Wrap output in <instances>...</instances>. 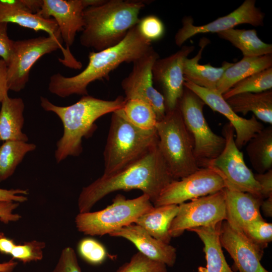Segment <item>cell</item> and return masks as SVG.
Masks as SVG:
<instances>
[{"instance_id":"obj_34","label":"cell","mask_w":272,"mask_h":272,"mask_svg":"<svg viewBox=\"0 0 272 272\" xmlns=\"http://www.w3.org/2000/svg\"><path fill=\"white\" fill-rule=\"evenodd\" d=\"M78 251L85 261L92 265L102 264L107 256L105 246L92 238H85L81 240L78 243Z\"/></svg>"},{"instance_id":"obj_2","label":"cell","mask_w":272,"mask_h":272,"mask_svg":"<svg viewBox=\"0 0 272 272\" xmlns=\"http://www.w3.org/2000/svg\"><path fill=\"white\" fill-rule=\"evenodd\" d=\"M151 42L140 33L137 25L131 28L124 39L117 45L97 52H90L89 62L80 73L66 77L60 73L49 79V92L65 98L76 94L88 95L87 87L93 82L109 80L110 73L123 62L133 63L152 47Z\"/></svg>"},{"instance_id":"obj_36","label":"cell","mask_w":272,"mask_h":272,"mask_svg":"<svg viewBox=\"0 0 272 272\" xmlns=\"http://www.w3.org/2000/svg\"><path fill=\"white\" fill-rule=\"evenodd\" d=\"M242 232L263 249L272 241V224L266 222L263 219L248 224Z\"/></svg>"},{"instance_id":"obj_30","label":"cell","mask_w":272,"mask_h":272,"mask_svg":"<svg viewBox=\"0 0 272 272\" xmlns=\"http://www.w3.org/2000/svg\"><path fill=\"white\" fill-rule=\"evenodd\" d=\"M33 143L17 141L4 142L0 146V182L10 177L27 154L35 150Z\"/></svg>"},{"instance_id":"obj_32","label":"cell","mask_w":272,"mask_h":272,"mask_svg":"<svg viewBox=\"0 0 272 272\" xmlns=\"http://www.w3.org/2000/svg\"><path fill=\"white\" fill-rule=\"evenodd\" d=\"M272 67L253 74L241 80L224 93L226 100L230 97L244 93H260L271 90Z\"/></svg>"},{"instance_id":"obj_38","label":"cell","mask_w":272,"mask_h":272,"mask_svg":"<svg viewBox=\"0 0 272 272\" xmlns=\"http://www.w3.org/2000/svg\"><path fill=\"white\" fill-rule=\"evenodd\" d=\"M51 272H82L74 249L70 246L64 248L58 261Z\"/></svg>"},{"instance_id":"obj_47","label":"cell","mask_w":272,"mask_h":272,"mask_svg":"<svg viewBox=\"0 0 272 272\" xmlns=\"http://www.w3.org/2000/svg\"><path fill=\"white\" fill-rule=\"evenodd\" d=\"M192 272H200V271H199L198 270L197 271H192Z\"/></svg>"},{"instance_id":"obj_5","label":"cell","mask_w":272,"mask_h":272,"mask_svg":"<svg viewBox=\"0 0 272 272\" xmlns=\"http://www.w3.org/2000/svg\"><path fill=\"white\" fill-rule=\"evenodd\" d=\"M156 128L140 129L118 110L113 112L105 146L103 175L114 174L138 160L158 145Z\"/></svg>"},{"instance_id":"obj_46","label":"cell","mask_w":272,"mask_h":272,"mask_svg":"<svg viewBox=\"0 0 272 272\" xmlns=\"http://www.w3.org/2000/svg\"><path fill=\"white\" fill-rule=\"evenodd\" d=\"M18 264V263L13 259L0 263V272H13Z\"/></svg>"},{"instance_id":"obj_24","label":"cell","mask_w":272,"mask_h":272,"mask_svg":"<svg viewBox=\"0 0 272 272\" xmlns=\"http://www.w3.org/2000/svg\"><path fill=\"white\" fill-rule=\"evenodd\" d=\"M233 111L245 115L252 112L257 119L272 124V90L244 93L227 99Z\"/></svg>"},{"instance_id":"obj_25","label":"cell","mask_w":272,"mask_h":272,"mask_svg":"<svg viewBox=\"0 0 272 272\" xmlns=\"http://www.w3.org/2000/svg\"><path fill=\"white\" fill-rule=\"evenodd\" d=\"M178 209L177 205L154 206L139 217L134 224L142 227L155 238L170 244L172 238L169 230Z\"/></svg>"},{"instance_id":"obj_17","label":"cell","mask_w":272,"mask_h":272,"mask_svg":"<svg viewBox=\"0 0 272 272\" xmlns=\"http://www.w3.org/2000/svg\"><path fill=\"white\" fill-rule=\"evenodd\" d=\"M184 86L198 96L205 105L227 118L234 129L235 142L239 150L263 129V125L254 115L249 119L238 115L216 90L203 88L188 81H184Z\"/></svg>"},{"instance_id":"obj_43","label":"cell","mask_w":272,"mask_h":272,"mask_svg":"<svg viewBox=\"0 0 272 272\" xmlns=\"http://www.w3.org/2000/svg\"><path fill=\"white\" fill-rule=\"evenodd\" d=\"M8 65L6 62L0 58V104L4 99L8 96L9 88L7 81Z\"/></svg>"},{"instance_id":"obj_6","label":"cell","mask_w":272,"mask_h":272,"mask_svg":"<svg viewBox=\"0 0 272 272\" xmlns=\"http://www.w3.org/2000/svg\"><path fill=\"white\" fill-rule=\"evenodd\" d=\"M158 148L174 180L185 177L199 169L194 156L192 138L178 106L167 111L156 125Z\"/></svg>"},{"instance_id":"obj_26","label":"cell","mask_w":272,"mask_h":272,"mask_svg":"<svg viewBox=\"0 0 272 272\" xmlns=\"http://www.w3.org/2000/svg\"><path fill=\"white\" fill-rule=\"evenodd\" d=\"M272 67V54L256 57L243 56L233 63L223 73L216 90L223 95L235 84L250 75Z\"/></svg>"},{"instance_id":"obj_14","label":"cell","mask_w":272,"mask_h":272,"mask_svg":"<svg viewBox=\"0 0 272 272\" xmlns=\"http://www.w3.org/2000/svg\"><path fill=\"white\" fill-rule=\"evenodd\" d=\"M255 4V0H245L238 8L227 15L201 26L194 25L193 18L186 16L182 20V27L175 34V44L181 46L187 40L195 35L217 33L234 28L240 24L262 26L265 14L256 7Z\"/></svg>"},{"instance_id":"obj_37","label":"cell","mask_w":272,"mask_h":272,"mask_svg":"<svg viewBox=\"0 0 272 272\" xmlns=\"http://www.w3.org/2000/svg\"><path fill=\"white\" fill-rule=\"evenodd\" d=\"M137 27L141 35L151 42L161 39L165 33L163 22L155 15H149L140 19Z\"/></svg>"},{"instance_id":"obj_11","label":"cell","mask_w":272,"mask_h":272,"mask_svg":"<svg viewBox=\"0 0 272 272\" xmlns=\"http://www.w3.org/2000/svg\"><path fill=\"white\" fill-rule=\"evenodd\" d=\"M169 233L171 238L182 235L185 231L216 225L226 219L224 189L178 205Z\"/></svg>"},{"instance_id":"obj_42","label":"cell","mask_w":272,"mask_h":272,"mask_svg":"<svg viewBox=\"0 0 272 272\" xmlns=\"http://www.w3.org/2000/svg\"><path fill=\"white\" fill-rule=\"evenodd\" d=\"M254 176L260 187L261 197L272 196V169L263 173L254 174Z\"/></svg>"},{"instance_id":"obj_10","label":"cell","mask_w":272,"mask_h":272,"mask_svg":"<svg viewBox=\"0 0 272 272\" xmlns=\"http://www.w3.org/2000/svg\"><path fill=\"white\" fill-rule=\"evenodd\" d=\"M62 41L51 36L14 41L13 52L7 65L9 90L16 92L22 90L29 81L32 67L43 55L62 49L66 56H73L69 51L63 48Z\"/></svg>"},{"instance_id":"obj_23","label":"cell","mask_w":272,"mask_h":272,"mask_svg":"<svg viewBox=\"0 0 272 272\" xmlns=\"http://www.w3.org/2000/svg\"><path fill=\"white\" fill-rule=\"evenodd\" d=\"M222 223V222H221ZM221 223L214 226L198 227L189 230L194 232L202 242L206 265L200 272H233L223 253L219 239Z\"/></svg>"},{"instance_id":"obj_13","label":"cell","mask_w":272,"mask_h":272,"mask_svg":"<svg viewBox=\"0 0 272 272\" xmlns=\"http://www.w3.org/2000/svg\"><path fill=\"white\" fill-rule=\"evenodd\" d=\"M159 58L153 47L143 56L134 61L131 71L121 82L126 100L139 99L149 104L155 111L158 121L166 112L164 98L153 86L152 69Z\"/></svg>"},{"instance_id":"obj_40","label":"cell","mask_w":272,"mask_h":272,"mask_svg":"<svg viewBox=\"0 0 272 272\" xmlns=\"http://www.w3.org/2000/svg\"><path fill=\"white\" fill-rule=\"evenodd\" d=\"M19 206V203L14 201L0 202V221L7 224L11 222L19 221L22 216L14 214L13 211Z\"/></svg>"},{"instance_id":"obj_1","label":"cell","mask_w":272,"mask_h":272,"mask_svg":"<svg viewBox=\"0 0 272 272\" xmlns=\"http://www.w3.org/2000/svg\"><path fill=\"white\" fill-rule=\"evenodd\" d=\"M174 180L157 145L126 167L112 175H102L84 187L78 199L79 212H90L105 196L121 190H141L153 203L162 190Z\"/></svg>"},{"instance_id":"obj_3","label":"cell","mask_w":272,"mask_h":272,"mask_svg":"<svg viewBox=\"0 0 272 272\" xmlns=\"http://www.w3.org/2000/svg\"><path fill=\"white\" fill-rule=\"evenodd\" d=\"M125 101L122 96L106 100L87 95L72 105L60 106L41 96L42 108L55 113L63 125V132L56 143L54 152L56 162L59 163L69 156H79L83 151L82 139L89 137L94 131L96 128L95 122L107 113L121 109Z\"/></svg>"},{"instance_id":"obj_44","label":"cell","mask_w":272,"mask_h":272,"mask_svg":"<svg viewBox=\"0 0 272 272\" xmlns=\"http://www.w3.org/2000/svg\"><path fill=\"white\" fill-rule=\"evenodd\" d=\"M15 245L13 239L6 237L3 232L0 233V253L10 255Z\"/></svg>"},{"instance_id":"obj_7","label":"cell","mask_w":272,"mask_h":272,"mask_svg":"<svg viewBox=\"0 0 272 272\" xmlns=\"http://www.w3.org/2000/svg\"><path fill=\"white\" fill-rule=\"evenodd\" d=\"M154 207L149 196L142 195L126 199L117 194L112 203L96 212L79 213L75 219L76 227L86 235L103 236L134 223L141 215Z\"/></svg>"},{"instance_id":"obj_41","label":"cell","mask_w":272,"mask_h":272,"mask_svg":"<svg viewBox=\"0 0 272 272\" xmlns=\"http://www.w3.org/2000/svg\"><path fill=\"white\" fill-rule=\"evenodd\" d=\"M29 194L28 189L0 188V202L14 201L24 202L28 200L26 196Z\"/></svg>"},{"instance_id":"obj_27","label":"cell","mask_w":272,"mask_h":272,"mask_svg":"<svg viewBox=\"0 0 272 272\" xmlns=\"http://www.w3.org/2000/svg\"><path fill=\"white\" fill-rule=\"evenodd\" d=\"M14 23L35 31H42L48 36L61 39L58 26L52 18L45 19L37 14L0 5V23Z\"/></svg>"},{"instance_id":"obj_4","label":"cell","mask_w":272,"mask_h":272,"mask_svg":"<svg viewBox=\"0 0 272 272\" xmlns=\"http://www.w3.org/2000/svg\"><path fill=\"white\" fill-rule=\"evenodd\" d=\"M145 6L144 1L109 0L87 7L83 13L81 44L97 51L117 45L138 24L139 13Z\"/></svg>"},{"instance_id":"obj_29","label":"cell","mask_w":272,"mask_h":272,"mask_svg":"<svg viewBox=\"0 0 272 272\" xmlns=\"http://www.w3.org/2000/svg\"><path fill=\"white\" fill-rule=\"evenodd\" d=\"M246 153L252 167L258 173L272 169V126L256 133L247 143Z\"/></svg>"},{"instance_id":"obj_8","label":"cell","mask_w":272,"mask_h":272,"mask_svg":"<svg viewBox=\"0 0 272 272\" xmlns=\"http://www.w3.org/2000/svg\"><path fill=\"white\" fill-rule=\"evenodd\" d=\"M205 105L194 93L184 87L178 106L183 121L191 134L194 144V156L199 168H207L218 157L225 145L223 136L210 128L203 114Z\"/></svg>"},{"instance_id":"obj_22","label":"cell","mask_w":272,"mask_h":272,"mask_svg":"<svg viewBox=\"0 0 272 272\" xmlns=\"http://www.w3.org/2000/svg\"><path fill=\"white\" fill-rule=\"evenodd\" d=\"M0 109V141L27 142L28 138L22 129L24 123L25 104L21 98L6 96Z\"/></svg>"},{"instance_id":"obj_12","label":"cell","mask_w":272,"mask_h":272,"mask_svg":"<svg viewBox=\"0 0 272 272\" xmlns=\"http://www.w3.org/2000/svg\"><path fill=\"white\" fill-rule=\"evenodd\" d=\"M226 188L222 178L209 168H201L193 173L169 183L153 203L154 207L179 205L211 194Z\"/></svg>"},{"instance_id":"obj_31","label":"cell","mask_w":272,"mask_h":272,"mask_svg":"<svg viewBox=\"0 0 272 272\" xmlns=\"http://www.w3.org/2000/svg\"><path fill=\"white\" fill-rule=\"evenodd\" d=\"M118 111L128 122L140 129L156 128L158 121L156 113L152 107L142 100H126L123 107Z\"/></svg>"},{"instance_id":"obj_20","label":"cell","mask_w":272,"mask_h":272,"mask_svg":"<svg viewBox=\"0 0 272 272\" xmlns=\"http://www.w3.org/2000/svg\"><path fill=\"white\" fill-rule=\"evenodd\" d=\"M225 195L226 220L234 228L242 231L249 224L263 219L260 205L263 199L251 193L224 189Z\"/></svg>"},{"instance_id":"obj_28","label":"cell","mask_w":272,"mask_h":272,"mask_svg":"<svg viewBox=\"0 0 272 272\" xmlns=\"http://www.w3.org/2000/svg\"><path fill=\"white\" fill-rule=\"evenodd\" d=\"M221 39L239 49L243 56L256 57L272 54V45L262 41L255 29H230L217 33Z\"/></svg>"},{"instance_id":"obj_15","label":"cell","mask_w":272,"mask_h":272,"mask_svg":"<svg viewBox=\"0 0 272 272\" xmlns=\"http://www.w3.org/2000/svg\"><path fill=\"white\" fill-rule=\"evenodd\" d=\"M194 49L193 45H184L169 56L158 58L152 66L153 82L160 87L163 92L166 111L175 108L184 88L183 63Z\"/></svg>"},{"instance_id":"obj_18","label":"cell","mask_w":272,"mask_h":272,"mask_svg":"<svg viewBox=\"0 0 272 272\" xmlns=\"http://www.w3.org/2000/svg\"><path fill=\"white\" fill-rule=\"evenodd\" d=\"M219 239L222 247L228 252L239 272H269L260 262L263 249L225 220L220 226Z\"/></svg>"},{"instance_id":"obj_21","label":"cell","mask_w":272,"mask_h":272,"mask_svg":"<svg viewBox=\"0 0 272 272\" xmlns=\"http://www.w3.org/2000/svg\"><path fill=\"white\" fill-rule=\"evenodd\" d=\"M209 43L207 38L199 42L200 49L194 57L186 58L183 63V76L184 81L191 82L198 86L211 90H216V87L224 72L233 63L224 61L220 67H214L210 63L200 64L199 61L201 58L205 47Z\"/></svg>"},{"instance_id":"obj_35","label":"cell","mask_w":272,"mask_h":272,"mask_svg":"<svg viewBox=\"0 0 272 272\" xmlns=\"http://www.w3.org/2000/svg\"><path fill=\"white\" fill-rule=\"evenodd\" d=\"M45 247L46 244L43 241H27L22 244H16L10 255L13 259H18L24 263L37 261L42 259Z\"/></svg>"},{"instance_id":"obj_16","label":"cell","mask_w":272,"mask_h":272,"mask_svg":"<svg viewBox=\"0 0 272 272\" xmlns=\"http://www.w3.org/2000/svg\"><path fill=\"white\" fill-rule=\"evenodd\" d=\"M94 4L93 0H43L41 9L36 14L45 19L53 18L62 40L69 49L77 33L83 30L84 10Z\"/></svg>"},{"instance_id":"obj_39","label":"cell","mask_w":272,"mask_h":272,"mask_svg":"<svg viewBox=\"0 0 272 272\" xmlns=\"http://www.w3.org/2000/svg\"><path fill=\"white\" fill-rule=\"evenodd\" d=\"M8 23H0V57L8 65L12 57L14 41L8 35Z\"/></svg>"},{"instance_id":"obj_45","label":"cell","mask_w":272,"mask_h":272,"mask_svg":"<svg viewBox=\"0 0 272 272\" xmlns=\"http://www.w3.org/2000/svg\"><path fill=\"white\" fill-rule=\"evenodd\" d=\"M260 208L262 209L264 215L267 217L272 216V196L262 200Z\"/></svg>"},{"instance_id":"obj_19","label":"cell","mask_w":272,"mask_h":272,"mask_svg":"<svg viewBox=\"0 0 272 272\" xmlns=\"http://www.w3.org/2000/svg\"><path fill=\"white\" fill-rule=\"evenodd\" d=\"M109 235L126 239L143 255L167 266L172 267L176 262L177 250L174 246L155 238L134 223L114 231Z\"/></svg>"},{"instance_id":"obj_33","label":"cell","mask_w":272,"mask_h":272,"mask_svg":"<svg viewBox=\"0 0 272 272\" xmlns=\"http://www.w3.org/2000/svg\"><path fill=\"white\" fill-rule=\"evenodd\" d=\"M114 272H167V266L138 251Z\"/></svg>"},{"instance_id":"obj_9","label":"cell","mask_w":272,"mask_h":272,"mask_svg":"<svg viewBox=\"0 0 272 272\" xmlns=\"http://www.w3.org/2000/svg\"><path fill=\"white\" fill-rule=\"evenodd\" d=\"M222 132L225 139V147L219 155L210 162L208 168L222 178L226 188L261 197L260 187L254 174L245 164L243 153L235 144L233 126L227 123L223 126Z\"/></svg>"}]
</instances>
